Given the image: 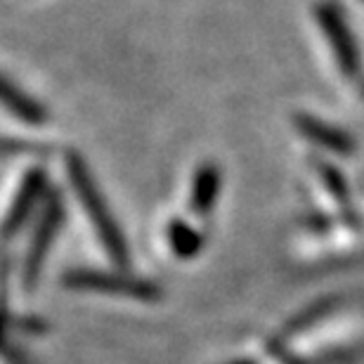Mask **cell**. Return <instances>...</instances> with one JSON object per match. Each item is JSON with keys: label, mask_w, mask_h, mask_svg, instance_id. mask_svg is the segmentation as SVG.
<instances>
[{"label": "cell", "mask_w": 364, "mask_h": 364, "mask_svg": "<svg viewBox=\"0 0 364 364\" xmlns=\"http://www.w3.org/2000/svg\"><path fill=\"white\" fill-rule=\"evenodd\" d=\"M310 164H312V168H315V173L319 176V180L324 182L326 192L333 196V201H336V206L341 208V215H343L348 228L360 230L362 220H360L358 210H355L350 187H348V180H346L343 173H341L333 164L324 161V159H319V156H312Z\"/></svg>", "instance_id": "cell-6"}, {"label": "cell", "mask_w": 364, "mask_h": 364, "mask_svg": "<svg viewBox=\"0 0 364 364\" xmlns=\"http://www.w3.org/2000/svg\"><path fill=\"white\" fill-rule=\"evenodd\" d=\"M67 168H69L71 185H74V189H76V196L85 206V213H88L92 228H95V232H97L102 246H105V251L109 253V258H112L116 265L126 267L128 260H130L126 237H123L121 228L116 225L114 215L109 213L105 196H102L100 187L95 185L88 166H85V161L78 154H69L67 156Z\"/></svg>", "instance_id": "cell-1"}, {"label": "cell", "mask_w": 364, "mask_h": 364, "mask_svg": "<svg viewBox=\"0 0 364 364\" xmlns=\"http://www.w3.org/2000/svg\"><path fill=\"white\" fill-rule=\"evenodd\" d=\"M303 223L310 232H329L331 228V218L324 213H308L303 218Z\"/></svg>", "instance_id": "cell-14"}, {"label": "cell", "mask_w": 364, "mask_h": 364, "mask_svg": "<svg viewBox=\"0 0 364 364\" xmlns=\"http://www.w3.org/2000/svg\"><path fill=\"white\" fill-rule=\"evenodd\" d=\"M220 187H223V173L218 168V164H201L194 173L192 180V196H189V203H192V213L199 218H206L215 210L218 196H220Z\"/></svg>", "instance_id": "cell-7"}, {"label": "cell", "mask_w": 364, "mask_h": 364, "mask_svg": "<svg viewBox=\"0 0 364 364\" xmlns=\"http://www.w3.org/2000/svg\"><path fill=\"white\" fill-rule=\"evenodd\" d=\"M294 123H296L298 133H301L305 140H310L312 144H317V147H322L338 156L355 154V140L346 133V130H341L336 126H331V123H326L310 114H296Z\"/></svg>", "instance_id": "cell-5"}, {"label": "cell", "mask_w": 364, "mask_h": 364, "mask_svg": "<svg viewBox=\"0 0 364 364\" xmlns=\"http://www.w3.org/2000/svg\"><path fill=\"white\" fill-rule=\"evenodd\" d=\"M267 353H270L279 364H312L308 360L298 358L294 350H289V348L284 346L279 338H270V341H267Z\"/></svg>", "instance_id": "cell-13"}, {"label": "cell", "mask_w": 364, "mask_h": 364, "mask_svg": "<svg viewBox=\"0 0 364 364\" xmlns=\"http://www.w3.org/2000/svg\"><path fill=\"white\" fill-rule=\"evenodd\" d=\"M230 364H256V362H249V360H237V362H230Z\"/></svg>", "instance_id": "cell-15"}, {"label": "cell", "mask_w": 364, "mask_h": 364, "mask_svg": "<svg viewBox=\"0 0 364 364\" xmlns=\"http://www.w3.org/2000/svg\"><path fill=\"white\" fill-rule=\"evenodd\" d=\"M43 189H46V173L31 171L26 176V180L21 182L19 194L14 196L10 213H7V218H5V223H3V237L14 235V232H17L21 225H24L28 213H31V208L36 206V201L41 199Z\"/></svg>", "instance_id": "cell-8"}, {"label": "cell", "mask_w": 364, "mask_h": 364, "mask_svg": "<svg viewBox=\"0 0 364 364\" xmlns=\"http://www.w3.org/2000/svg\"><path fill=\"white\" fill-rule=\"evenodd\" d=\"M62 220H64L62 203L57 196H50V201L46 203V208H43V218H41L38 228H36V235L31 239V246H28V253H26V265H24L26 289H33L36 279H38L43 260H46L50 244L55 242L57 232L62 228Z\"/></svg>", "instance_id": "cell-4"}, {"label": "cell", "mask_w": 364, "mask_h": 364, "mask_svg": "<svg viewBox=\"0 0 364 364\" xmlns=\"http://www.w3.org/2000/svg\"><path fill=\"white\" fill-rule=\"evenodd\" d=\"M19 154H46V147L26 140H12V137H0V156H19Z\"/></svg>", "instance_id": "cell-12"}, {"label": "cell", "mask_w": 364, "mask_h": 364, "mask_svg": "<svg viewBox=\"0 0 364 364\" xmlns=\"http://www.w3.org/2000/svg\"><path fill=\"white\" fill-rule=\"evenodd\" d=\"M168 244H171V251L176 253L178 258L189 260V258H196L203 251L206 239H203L199 230L187 225L185 220H173L168 225Z\"/></svg>", "instance_id": "cell-11"}, {"label": "cell", "mask_w": 364, "mask_h": 364, "mask_svg": "<svg viewBox=\"0 0 364 364\" xmlns=\"http://www.w3.org/2000/svg\"><path fill=\"white\" fill-rule=\"evenodd\" d=\"M362 97H364V85H362Z\"/></svg>", "instance_id": "cell-16"}, {"label": "cell", "mask_w": 364, "mask_h": 364, "mask_svg": "<svg viewBox=\"0 0 364 364\" xmlns=\"http://www.w3.org/2000/svg\"><path fill=\"white\" fill-rule=\"evenodd\" d=\"M317 21L322 26V31L329 41V46L333 50V57H336L341 71H343L346 78H358L360 76V50L358 43L353 38V31L348 26V21L343 17V12L338 7H333L331 3H322L317 7Z\"/></svg>", "instance_id": "cell-3"}, {"label": "cell", "mask_w": 364, "mask_h": 364, "mask_svg": "<svg viewBox=\"0 0 364 364\" xmlns=\"http://www.w3.org/2000/svg\"><path fill=\"white\" fill-rule=\"evenodd\" d=\"M64 287L78 291H97V294H119L137 301H156L161 289L147 279H135L128 274L116 272H95V270H74L64 274Z\"/></svg>", "instance_id": "cell-2"}, {"label": "cell", "mask_w": 364, "mask_h": 364, "mask_svg": "<svg viewBox=\"0 0 364 364\" xmlns=\"http://www.w3.org/2000/svg\"><path fill=\"white\" fill-rule=\"evenodd\" d=\"M0 105L7 107L17 119L26 123H43L48 121V112L38 102L31 100L28 95L21 92L17 85H12L7 78L0 76Z\"/></svg>", "instance_id": "cell-9"}, {"label": "cell", "mask_w": 364, "mask_h": 364, "mask_svg": "<svg viewBox=\"0 0 364 364\" xmlns=\"http://www.w3.org/2000/svg\"><path fill=\"white\" fill-rule=\"evenodd\" d=\"M341 301L338 296H326V298H319V301L310 303L308 308H303L301 312H296L294 317L287 322V333L289 336H294V333H303L312 329V326H317L319 322H324V319H329L333 312L341 310Z\"/></svg>", "instance_id": "cell-10"}]
</instances>
